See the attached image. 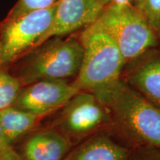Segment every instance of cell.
Instances as JSON below:
<instances>
[{
  "mask_svg": "<svg viewBox=\"0 0 160 160\" xmlns=\"http://www.w3.org/2000/svg\"><path fill=\"white\" fill-rule=\"evenodd\" d=\"M98 99L109 110L111 128L133 148L160 150V108L120 79Z\"/></svg>",
  "mask_w": 160,
  "mask_h": 160,
  "instance_id": "1",
  "label": "cell"
},
{
  "mask_svg": "<svg viewBox=\"0 0 160 160\" xmlns=\"http://www.w3.org/2000/svg\"><path fill=\"white\" fill-rule=\"evenodd\" d=\"M83 50L75 33L49 38L9 66V71L25 86L42 79H69L79 73Z\"/></svg>",
  "mask_w": 160,
  "mask_h": 160,
  "instance_id": "2",
  "label": "cell"
},
{
  "mask_svg": "<svg viewBox=\"0 0 160 160\" xmlns=\"http://www.w3.org/2000/svg\"><path fill=\"white\" fill-rule=\"evenodd\" d=\"M79 37L82 60L72 83L79 91L97 96L121 79L125 60L113 40L94 22L82 30Z\"/></svg>",
  "mask_w": 160,
  "mask_h": 160,
  "instance_id": "3",
  "label": "cell"
},
{
  "mask_svg": "<svg viewBox=\"0 0 160 160\" xmlns=\"http://www.w3.org/2000/svg\"><path fill=\"white\" fill-rule=\"evenodd\" d=\"M113 40L125 64L159 47V37L132 4L104 8L94 22Z\"/></svg>",
  "mask_w": 160,
  "mask_h": 160,
  "instance_id": "4",
  "label": "cell"
},
{
  "mask_svg": "<svg viewBox=\"0 0 160 160\" xmlns=\"http://www.w3.org/2000/svg\"><path fill=\"white\" fill-rule=\"evenodd\" d=\"M111 127L105 105L91 92L79 91L61 108L52 128L74 144Z\"/></svg>",
  "mask_w": 160,
  "mask_h": 160,
  "instance_id": "5",
  "label": "cell"
},
{
  "mask_svg": "<svg viewBox=\"0 0 160 160\" xmlns=\"http://www.w3.org/2000/svg\"><path fill=\"white\" fill-rule=\"evenodd\" d=\"M57 3L48 8L2 20L0 67L8 68L37 45L51 25Z\"/></svg>",
  "mask_w": 160,
  "mask_h": 160,
  "instance_id": "6",
  "label": "cell"
},
{
  "mask_svg": "<svg viewBox=\"0 0 160 160\" xmlns=\"http://www.w3.org/2000/svg\"><path fill=\"white\" fill-rule=\"evenodd\" d=\"M79 91L68 79H42L23 86L13 105L45 117L61 109Z\"/></svg>",
  "mask_w": 160,
  "mask_h": 160,
  "instance_id": "7",
  "label": "cell"
},
{
  "mask_svg": "<svg viewBox=\"0 0 160 160\" xmlns=\"http://www.w3.org/2000/svg\"><path fill=\"white\" fill-rule=\"evenodd\" d=\"M102 10L96 0H59L51 26L36 46L49 38L70 35L85 28L95 22Z\"/></svg>",
  "mask_w": 160,
  "mask_h": 160,
  "instance_id": "8",
  "label": "cell"
},
{
  "mask_svg": "<svg viewBox=\"0 0 160 160\" xmlns=\"http://www.w3.org/2000/svg\"><path fill=\"white\" fill-rule=\"evenodd\" d=\"M121 79L160 108V50L148 51L126 63Z\"/></svg>",
  "mask_w": 160,
  "mask_h": 160,
  "instance_id": "9",
  "label": "cell"
},
{
  "mask_svg": "<svg viewBox=\"0 0 160 160\" xmlns=\"http://www.w3.org/2000/svg\"><path fill=\"white\" fill-rule=\"evenodd\" d=\"M73 143L57 129H43L33 133L19 152L23 160H63Z\"/></svg>",
  "mask_w": 160,
  "mask_h": 160,
  "instance_id": "10",
  "label": "cell"
},
{
  "mask_svg": "<svg viewBox=\"0 0 160 160\" xmlns=\"http://www.w3.org/2000/svg\"><path fill=\"white\" fill-rule=\"evenodd\" d=\"M131 152L127 145L103 131L78 143L63 160H128Z\"/></svg>",
  "mask_w": 160,
  "mask_h": 160,
  "instance_id": "11",
  "label": "cell"
},
{
  "mask_svg": "<svg viewBox=\"0 0 160 160\" xmlns=\"http://www.w3.org/2000/svg\"><path fill=\"white\" fill-rule=\"evenodd\" d=\"M42 118L11 105L0 110V128L5 139L13 145L34 128Z\"/></svg>",
  "mask_w": 160,
  "mask_h": 160,
  "instance_id": "12",
  "label": "cell"
},
{
  "mask_svg": "<svg viewBox=\"0 0 160 160\" xmlns=\"http://www.w3.org/2000/svg\"><path fill=\"white\" fill-rule=\"evenodd\" d=\"M22 85L8 68L0 67V110L13 105Z\"/></svg>",
  "mask_w": 160,
  "mask_h": 160,
  "instance_id": "13",
  "label": "cell"
},
{
  "mask_svg": "<svg viewBox=\"0 0 160 160\" xmlns=\"http://www.w3.org/2000/svg\"><path fill=\"white\" fill-rule=\"evenodd\" d=\"M133 5L142 13L144 17L160 36V0H135Z\"/></svg>",
  "mask_w": 160,
  "mask_h": 160,
  "instance_id": "14",
  "label": "cell"
},
{
  "mask_svg": "<svg viewBox=\"0 0 160 160\" xmlns=\"http://www.w3.org/2000/svg\"><path fill=\"white\" fill-rule=\"evenodd\" d=\"M59 0H17L8 11L5 19H12L29 12L48 8Z\"/></svg>",
  "mask_w": 160,
  "mask_h": 160,
  "instance_id": "15",
  "label": "cell"
},
{
  "mask_svg": "<svg viewBox=\"0 0 160 160\" xmlns=\"http://www.w3.org/2000/svg\"><path fill=\"white\" fill-rule=\"evenodd\" d=\"M128 160H160V150L148 146L133 148Z\"/></svg>",
  "mask_w": 160,
  "mask_h": 160,
  "instance_id": "16",
  "label": "cell"
},
{
  "mask_svg": "<svg viewBox=\"0 0 160 160\" xmlns=\"http://www.w3.org/2000/svg\"><path fill=\"white\" fill-rule=\"evenodd\" d=\"M0 160H23L19 152L4 137L0 128Z\"/></svg>",
  "mask_w": 160,
  "mask_h": 160,
  "instance_id": "17",
  "label": "cell"
},
{
  "mask_svg": "<svg viewBox=\"0 0 160 160\" xmlns=\"http://www.w3.org/2000/svg\"><path fill=\"white\" fill-rule=\"evenodd\" d=\"M102 8L114 5H123V4H132L133 5L135 0H96Z\"/></svg>",
  "mask_w": 160,
  "mask_h": 160,
  "instance_id": "18",
  "label": "cell"
},
{
  "mask_svg": "<svg viewBox=\"0 0 160 160\" xmlns=\"http://www.w3.org/2000/svg\"><path fill=\"white\" fill-rule=\"evenodd\" d=\"M1 27H2V21H0V32H1Z\"/></svg>",
  "mask_w": 160,
  "mask_h": 160,
  "instance_id": "19",
  "label": "cell"
},
{
  "mask_svg": "<svg viewBox=\"0 0 160 160\" xmlns=\"http://www.w3.org/2000/svg\"><path fill=\"white\" fill-rule=\"evenodd\" d=\"M159 48L160 50V36H159Z\"/></svg>",
  "mask_w": 160,
  "mask_h": 160,
  "instance_id": "20",
  "label": "cell"
}]
</instances>
